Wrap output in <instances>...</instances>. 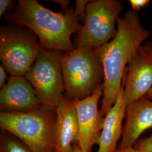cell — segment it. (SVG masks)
Instances as JSON below:
<instances>
[{"label": "cell", "mask_w": 152, "mask_h": 152, "mask_svg": "<svg viewBox=\"0 0 152 152\" xmlns=\"http://www.w3.org/2000/svg\"><path fill=\"white\" fill-rule=\"evenodd\" d=\"M47 1L52 2H54L59 4L62 7L63 10H67L70 9L69 7L70 2L69 1H68V0H53V1Z\"/></svg>", "instance_id": "20"}, {"label": "cell", "mask_w": 152, "mask_h": 152, "mask_svg": "<svg viewBox=\"0 0 152 152\" xmlns=\"http://www.w3.org/2000/svg\"><path fill=\"white\" fill-rule=\"evenodd\" d=\"M125 117L120 149L133 147L141 134L152 127V100L144 96L127 105Z\"/></svg>", "instance_id": "11"}, {"label": "cell", "mask_w": 152, "mask_h": 152, "mask_svg": "<svg viewBox=\"0 0 152 152\" xmlns=\"http://www.w3.org/2000/svg\"><path fill=\"white\" fill-rule=\"evenodd\" d=\"M149 36V31L141 24L138 12L130 10L118 19L115 37L96 49L103 67V95L100 111L104 117L115 102L126 65Z\"/></svg>", "instance_id": "1"}, {"label": "cell", "mask_w": 152, "mask_h": 152, "mask_svg": "<svg viewBox=\"0 0 152 152\" xmlns=\"http://www.w3.org/2000/svg\"><path fill=\"white\" fill-rule=\"evenodd\" d=\"M9 78L7 75V71H6L3 65H0V88L2 89L7 83Z\"/></svg>", "instance_id": "19"}, {"label": "cell", "mask_w": 152, "mask_h": 152, "mask_svg": "<svg viewBox=\"0 0 152 152\" xmlns=\"http://www.w3.org/2000/svg\"><path fill=\"white\" fill-rule=\"evenodd\" d=\"M129 3L131 5L132 10L138 12L144 7H146L150 3L149 0H130Z\"/></svg>", "instance_id": "18"}, {"label": "cell", "mask_w": 152, "mask_h": 152, "mask_svg": "<svg viewBox=\"0 0 152 152\" xmlns=\"http://www.w3.org/2000/svg\"><path fill=\"white\" fill-rule=\"evenodd\" d=\"M61 69L65 96L71 100L87 98L103 83V67L96 49L78 47L65 53Z\"/></svg>", "instance_id": "4"}, {"label": "cell", "mask_w": 152, "mask_h": 152, "mask_svg": "<svg viewBox=\"0 0 152 152\" xmlns=\"http://www.w3.org/2000/svg\"><path fill=\"white\" fill-rule=\"evenodd\" d=\"M28 28L14 25L0 29V59L11 76H25L44 49Z\"/></svg>", "instance_id": "5"}, {"label": "cell", "mask_w": 152, "mask_h": 152, "mask_svg": "<svg viewBox=\"0 0 152 152\" xmlns=\"http://www.w3.org/2000/svg\"><path fill=\"white\" fill-rule=\"evenodd\" d=\"M90 1L87 0H77L76 1V7L75 11L76 14L80 18L81 20H85L86 17V6Z\"/></svg>", "instance_id": "16"}, {"label": "cell", "mask_w": 152, "mask_h": 152, "mask_svg": "<svg viewBox=\"0 0 152 152\" xmlns=\"http://www.w3.org/2000/svg\"><path fill=\"white\" fill-rule=\"evenodd\" d=\"M72 152H83L81 149L78 145V144L76 145L75 147H73V149Z\"/></svg>", "instance_id": "22"}, {"label": "cell", "mask_w": 152, "mask_h": 152, "mask_svg": "<svg viewBox=\"0 0 152 152\" xmlns=\"http://www.w3.org/2000/svg\"><path fill=\"white\" fill-rule=\"evenodd\" d=\"M0 152H31L22 142L15 138L4 136L1 139Z\"/></svg>", "instance_id": "14"}, {"label": "cell", "mask_w": 152, "mask_h": 152, "mask_svg": "<svg viewBox=\"0 0 152 152\" xmlns=\"http://www.w3.org/2000/svg\"><path fill=\"white\" fill-rule=\"evenodd\" d=\"M133 147L140 152H152V135L136 141Z\"/></svg>", "instance_id": "15"}, {"label": "cell", "mask_w": 152, "mask_h": 152, "mask_svg": "<svg viewBox=\"0 0 152 152\" xmlns=\"http://www.w3.org/2000/svg\"><path fill=\"white\" fill-rule=\"evenodd\" d=\"M56 120L55 112L44 108L0 113L1 128L17 137L31 152H55Z\"/></svg>", "instance_id": "3"}, {"label": "cell", "mask_w": 152, "mask_h": 152, "mask_svg": "<svg viewBox=\"0 0 152 152\" xmlns=\"http://www.w3.org/2000/svg\"><path fill=\"white\" fill-rule=\"evenodd\" d=\"M55 113V152H72L73 143L77 142L79 135L77 114L73 101L63 95Z\"/></svg>", "instance_id": "12"}, {"label": "cell", "mask_w": 152, "mask_h": 152, "mask_svg": "<svg viewBox=\"0 0 152 152\" xmlns=\"http://www.w3.org/2000/svg\"><path fill=\"white\" fill-rule=\"evenodd\" d=\"M0 108L4 112H27L44 108L25 76H11L1 89Z\"/></svg>", "instance_id": "10"}, {"label": "cell", "mask_w": 152, "mask_h": 152, "mask_svg": "<svg viewBox=\"0 0 152 152\" xmlns=\"http://www.w3.org/2000/svg\"><path fill=\"white\" fill-rule=\"evenodd\" d=\"M15 4V1L12 0H1L0 1V18L11 12Z\"/></svg>", "instance_id": "17"}, {"label": "cell", "mask_w": 152, "mask_h": 152, "mask_svg": "<svg viewBox=\"0 0 152 152\" xmlns=\"http://www.w3.org/2000/svg\"><path fill=\"white\" fill-rule=\"evenodd\" d=\"M103 88L102 83L87 98L72 100L79 126L77 144L83 152H91L93 147L99 142L105 118L98 108Z\"/></svg>", "instance_id": "8"}, {"label": "cell", "mask_w": 152, "mask_h": 152, "mask_svg": "<svg viewBox=\"0 0 152 152\" xmlns=\"http://www.w3.org/2000/svg\"><path fill=\"white\" fill-rule=\"evenodd\" d=\"M122 10L123 5L118 1H90L86 6L84 24L77 33V48L98 49L113 39Z\"/></svg>", "instance_id": "6"}, {"label": "cell", "mask_w": 152, "mask_h": 152, "mask_svg": "<svg viewBox=\"0 0 152 152\" xmlns=\"http://www.w3.org/2000/svg\"><path fill=\"white\" fill-rule=\"evenodd\" d=\"M62 56L59 51L44 49L25 75L42 107L54 112L64 91Z\"/></svg>", "instance_id": "7"}, {"label": "cell", "mask_w": 152, "mask_h": 152, "mask_svg": "<svg viewBox=\"0 0 152 152\" xmlns=\"http://www.w3.org/2000/svg\"><path fill=\"white\" fill-rule=\"evenodd\" d=\"M126 106L124 78L115 102L105 116L98 142V152H116L117 144L123 133L122 122L125 117Z\"/></svg>", "instance_id": "13"}, {"label": "cell", "mask_w": 152, "mask_h": 152, "mask_svg": "<svg viewBox=\"0 0 152 152\" xmlns=\"http://www.w3.org/2000/svg\"><path fill=\"white\" fill-rule=\"evenodd\" d=\"M152 87V42L145 41L126 68L124 93L127 105L145 96Z\"/></svg>", "instance_id": "9"}, {"label": "cell", "mask_w": 152, "mask_h": 152, "mask_svg": "<svg viewBox=\"0 0 152 152\" xmlns=\"http://www.w3.org/2000/svg\"><path fill=\"white\" fill-rule=\"evenodd\" d=\"M6 20L12 25L24 26L34 33L45 50L67 53L75 48L71 35L81 28V19L75 10L56 12L37 0H19L14 11L6 14Z\"/></svg>", "instance_id": "2"}, {"label": "cell", "mask_w": 152, "mask_h": 152, "mask_svg": "<svg viewBox=\"0 0 152 152\" xmlns=\"http://www.w3.org/2000/svg\"><path fill=\"white\" fill-rule=\"evenodd\" d=\"M115 152H140L139 151L136 150L134 147L132 148H126V149H120L117 148V151Z\"/></svg>", "instance_id": "21"}, {"label": "cell", "mask_w": 152, "mask_h": 152, "mask_svg": "<svg viewBox=\"0 0 152 152\" xmlns=\"http://www.w3.org/2000/svg\"><path fill=\"white\" fill-rule=\"evenodd\" d=\"M145 97L149 99H152V87L151 88V89L149 91V92L147 93Z\"/></svg>", "instance_id": "23"}]
</instances>
